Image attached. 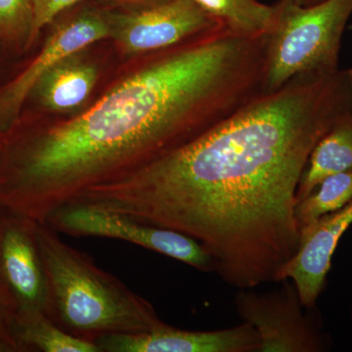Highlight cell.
I'll return each instance as SVG.
<instances>
[{
	"label": "cell",
	"instance_id": "7a4b0ae2",
	"mask_svg": "<svg viewBox=\"0 0 352 352\" xmlns=\"http://www.w3.org/2000/svg\"><path fill=\"white\" fill-rule=\"evenodd\" d=\"M264 66L263 39L221 29L120 63L75 115L23 109L0 134V207L45 222L263 94Z\"/></svg>",
	"mask_w": 352,
	"mask_h": 352
},
{
	"label": "cell",
	"instance_id": "d6986e66",
	"mask_svg": "<svg viewBox=\"0 0 352 352\" xmlns=\"http://www.w3.org/2000/svg\"><path fill=\"white\" fill-rule=\"evenodd\" d=\"M96 6L110 11H129L157 6L168 0H91Z\"/></svg>",
	"mask_w": 352,
	"mask_h": 352
},
{
	"label": "cell",
	"instance_id": "9a60e30c",
	"mask_svg": "<svg viewBox=\"0 0 352 352\" xmlns=\"http://www.w3.org/2000/svg\"><path fill=\"white\" fill-rule=\"evenodd\" d=\"M32 0H0V48L17 61L36 50Z\"/></svg>",
	"mask_w": 352,
	"mask_h": 352
},
{
	"label": "cell",
	"instance_id": "ffe728a7",
	"mask_svg": "<svg viewBox=\"0 0 352 352\" xmlns=\"http://www.w3.org/2000/svg\"><path fill=\"white\" fill-rule=\"evenodd\" d=\"M0 352H22L10 322L0 307Z\"/></svg>",
	"mask_w": 352,
	"mask_h": 352
},
{
	"label": "cell",
	"instance_id": "9c48e42d",
	"mask_svg": "<svg viewBox=\"0 0 352 352\" xmlns=\"http://www.w3.org/2000/svg\"><path fill=\"white\" fill-rule=\"evenodd\" d=\"M110 41L122 63L226 29L193 0H168L129 11H111Z\"/></svg>",
	"mask_w": 352,
	"mask_h": 352
},
{
	"label": "cell",
	"instance_id": "5bb4252c",
	"mask_svg": "<svg viewBox=\"0 0 352 352\" xmlns=\"http://www.w3.org/2000/svg\"><path fill=\"white\" fill-rule=\"evenodd\" d=\"M193 1L229 32L248 38L267 34L274 19V6H265L258 0Z\"/></svg>",
	"mask_w": 352,
	"mask_h": 352
},
{
	"label": "cell",
	"instance_id": "6da1fadb",
	"mask_svg": "<svg viewBox=\"0 0 352 352\" xmlns=\"http://www.w3.org/2000/svg\"><path fill=\"white\" fill-rule=\"evenodd\" d=\"M352 109V69L305 74L187 144L73 204L200 243L235 288L278 282L300 247L296 193L315 146Z\"/></svg>",
	"mask_w": 352,
	"mask_h": 352
},
{
	"label": "cell",
	"instance_id": "2e32d148",
	"mask_svg": "<svg viewBox=\"0 0 352 352\" xmlns=\"http://www.w3.org/2000/svg\"><path fill=\"white\" fill-rule=\"evenodd\" d=\"M15 336L22 352H100L95 342L66 332L46 315L16 331Z\"/></svg>",
	"mask_w": 352,
	"mask_h": 352
},
{
	"label": "cell",
	"instance_id": "7402d4cb",
	"mask_svg": "<svg viewBox=\"0 0 352 352\" xmlns=\"http://www.w3.org/2000/svg\"><path fill=\"white\" fill-rule=\"evenodd\" d=\"M286 1L292 2V3L296 4V6H310L320 3V2L325 1V0H286Z\"/></svg>",
	"mask_w": 352,
	"mask_h": 352
},
{
	"label": "cell",
	"instance_id": "44dd1931",
	"mask_svg": "<svg viewBox=\"0 0 352 352\" xmlns=\"http://www.w3.org/2000/svg\"><path fill=\"white\" fill-rule=\"evenodd\" d=\"M24 61H17L8 56L0 48V90L15 75Z\"/></svg>",
	"mask_w": 352,
	"mask_h": 352
},
{
	"label": "cell",
	"instance_id": "8992f818",
	"mask_svg": "<svg viewBox=\"0 0 352 352\" xmlns=\"http://www.w3.org/2000/svg\"><path fill=\"white\" fill-rule=\"evenodd\" d=\"M47 29L38 50L25 58L0 90V124L4 131L19 117L30 92L44 74L69 55L110 39L111 11L85 0L60 14Z\"/></svg>",
	"mask_w": 352,
	"mask_h": 352
},
{
	"label": "cell",
	"instance_id": "52a82bcc",
	"mask_svg": "<svg viewBox=\"0 0 352 352\" xmlns=\"http://www.w3.org/2000/svg\"><path fill=\"white\" fill-rule=\"evenodd\" d=\"M280 289L256 293L241 289L234 298L236 311L259 338L258 352H322L331 347L316 308L302 305L295 284L283 280Z\"/></svg>",
	"mask_w": 352,
	"mask_h": 352
},
{
	"label": "cell",
	"instance_id": "277c9868",
	"mask_svg": "<svg viewBox=\"0 0 352 352\" xmlns=\"http://www.w3.org/2000/svg\"><path fill=\"white\" fill-rule=\"evenodd\" d=\"M351 15L352 0H325L310 6L286 0L275 3L266 34L263 94L274 92L296 76L338 71Z\"/></svg>",
	"mask_w": 352,
	"mask_h": 352
},
{
	"label": "cell",
	"instance_id": "7c38bea8",
	"mask_svg": "<svg viewBox=\"0 0 352 352\" xmlns=\"http://www.w3.org/2000/svg\"><path fill=\"white\" fill-rule=\"evenodd\" d=\"M352 224V199L344 207L300 229V247L280 272L278 282L291 279L302 305L315 307L327 282L333 252Z\"/></svg>",
	"mask_w": 352,
	"mask_h": 352
},
{
	"label": "cell",
	"instance_id": "30bf717a",
	"mask_svg": "<svg viewBox=\"0 0 352 352\" xmlns=\"http://www.w3.org/2000/svg\"><path fill=\"white\" fill-rule=\"evenodd\" d=\"M120 63L109 39L73 53L39 78L23 109L51 117L75 115L100 94Z\"/></svg>",
	"mask_w": 352,
	"mask_h": 352
},
{
	"label": "cell",
	"instance_id": "ac0fdd59",
	"mask_svg": "<svg viewBox=\"0 0 352 352\" xmlns=\"http://www.w3.org/2000/svg\"><path fill=\"white\" fill-rule=\"evenodd\" d=\"M82 1L85 0H32V6H34L32 41H34V48L38 46L43 32L60 14Z\"/></svg>",
	"mask_w": 352,
	"mask_h": 352
},
{
	"label": "cell",
	"instance_id": "5b68a950",
	"mask_svg": "<svg viewBox=\"0 0 352 352\" xmlns=\"http://www.w3.org/2000/svg\"><path fill=\"white\" fill-rule=\"evenodd\" d=\"M36 222L0 207V307L14 335L39 317H50V287Z\"/></svg>",
	"mask_w": 352,
	"mask_h": 352
},
{
	"label": "cell",
	"instance_id": "8fae6325",
	"mask_svg": "<svg viewBox=\"0 0 352 352\" xmlns=\"http://www.w3.org/2000/svg\"><path fill=\"white\" fill-rule=\"evenodd\" d=\"M100 352H258L251 324L217 331H186L164 323L142 333H113L95 340Z\"/></svg>",
	"mask_w": 352,
	"mask_h": 352
},
{
	"label": "cell",
	"instance_id": "ba28073f",
	"mask_svg": "<svg viewBox=\"0 0 352 352\" xmlns=\"http://www.w3.org/2000/svg\"><path fill=\"white\" fill-rule=\"evenodd\" d=\"M45 223L66 235L126 241L203 272L215 270L212 256L196 240L126 214L71 204L52 212Z\"/></svg>",
	"mask_w": 352,
	"mask_h": 352
},
{
	"label": "cell",
	"instance_id": "4fadbf2b",
	"mask_svg": "<svg viewBox=\"0 0 352 352\" xmlns=\"http://www.w3.org/2000/svg\"><path fill=\"white\" fill-rule=\"evenodd\" d=\"M352 170V109L318 141L298 185L296 200L309 195L322 180Z\"/></svg>",
	"mask_w": 352,
	"mask_h": 352
},
{
	"label": "cell",
	"instance_id": "3957f363",
	"mask_svg": "<svg viewBox=\"0 0 352 352\" xmlns=\"http://www.w3.org/2000/svg\"><path fill=\"white\" fill-rule=\"evenodd\" d=\"M45 222H36L39 250L50 287V318L80 339L161 327L154 307L74 249Z\"/></svg>",
	"mask_w": 352,
	"mask_h": 352
},
{
	"label": "cell",
	"instance_id": "e0dca14e",
	"mask_svg": "<svg viewBox=\"0 0 352 352\" xmlns=\"http://www.w3.org/2000/svg\"><path fill=\"white\" fill-rule=\"evenodd\" d=\"M352 199V170L328 176L298 201L296 219L300 229L346 206Z\"/></svg>",
	"mask_w": 352,
	"mask_h": 352
},
{
	"label": "cell",
	"instance_id": "603a6c76",
	"mask_svg": "<svg viewBox=\"0 0 352 352\" xmlns=\"http://www.w3.org/2000/svg\"><path fill=\"white\" fill-rule=\"evenodd\" d=\"M2 132H3V129H2V126H0V134H1Z\"/></svg>",
	"mask_w": 352,
	"mask_h": 352
}]
</instances>
